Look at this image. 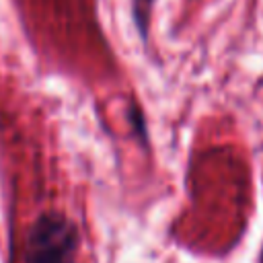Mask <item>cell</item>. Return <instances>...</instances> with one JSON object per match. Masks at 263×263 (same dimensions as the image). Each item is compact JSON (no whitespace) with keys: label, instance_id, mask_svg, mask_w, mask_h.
I'll list each match as a JSON object with an SVG mask.
<instances>
[{"label":"cell","instance_id":"6da1fadb","mask_svg":"<svg viewBox=\"0 0 263 263\" xmlns=\"http://www.w3.org/2000/svg\"><path fill=\"white\" fill-rule=\"evenodd\" d=\"M80 232L72 218L62 212L39 214L23 247L25 263H76Z\"/></svg>","mask_w":263,"mask_h":263},{"label":"cell","instance_id":"7a4b0ae2","mask_svg":"<svg viewBox=\"0 0 263 263\" xmlns=\"http://www.w3.org/2000/svg\"><path fill=\"white\" fill-rule=\"evenodd\" d=\"M154 0H134V18L142 35H146V27L150 23V10Z\"/></svg>","mask_w":263,"mask_h":263}]
</instances>
